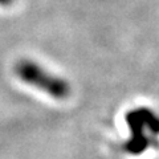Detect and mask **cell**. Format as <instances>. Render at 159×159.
I'll list each match as a JSON object with an SVG mask.
<instances>
[{"instance_id": "1", "label": "cell", "mask_w": 159, "mask_h": 159, "mask_svg": "<svg viewBox=\"0 0 159 159\" xmlns=\"http://www.w3.org/2000/svg\"><path fill=\"white\" fill-rule=\"evenodd\" d=\"M126 123L130 127V139L123 145L125 151L131 155L145 152L155 143L159 135V116L151 109L138 107L126 114Z\"/></svg>"}, {"instance_id": "2", "label": "cell", "mask_w": 159, "mask_h": 159, "mask_svg": "<svg viewBox=\"0 0 159 159\" xmlns=\"http://www.w3.org/2000/svg\"><path fill=\"white\" fill-rule=\"evenodd\" d=\"M15 74L23 82L47 93L54 99H66L70 96L72 89L66 80L49 73L32 60H19L15 65Z\"/></svg>"}, {"instance_id": "3", "label": "cell", "mask_w": 159, "mask_h": 159, "mask_svg": "<svg viewBox=\"0 0 159 159\" xmlns=\"http://www.w3.org/2000/svg\"><path fill=\"white\" fill-rule=\"evenodd\" d=\"M15 0H0V6L2 7H8L11 6V4H13Z\"/></svg>"}]
</instances>
